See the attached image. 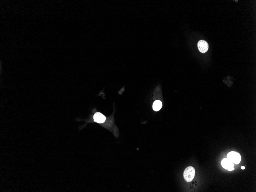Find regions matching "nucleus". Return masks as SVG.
<instances>
[{"instance_id": "39448f33", "label": "nucleus", "mask_w": 256, "mask_h": 192, "mask_svg": "<svg viewBox=\"0 0 256 192\" xmlns=\"http://www.w3.org/2000/svg\"><path fill=\"white\" fill-rule=\"evenodd\" d=\"M221 165L225 169L228 170L234 167V164L227 158H225L222 161Z\"/></svg>"}, {"instance_id": "0eeeda50", "label": "nucleus", "mask_w": 256, "mask_h": 192, "mask_svg": "<svg viewBox=\"0 0 256 192\" xmlns=\"http://www.w3.org/2000/svg\"><path fill=\"white\" fill-rule=\"evenodd\" d=\"M234 170V167H233L232 168L229 169H228V170L229 171H231Z\"/></svg>"}, {"instance_id": "7ed1b4c3", "label": "nucleus", "mask_w": 256, "mask_h": 192, "mask_svg": "<svg viewBox=\"0 0 256 192\" xmlns=\"http://www.w3.org/2000/svg\"><path fill=\"white\" fill-rule=\"evenodd\" d=\"M197 47L201 53H205L209 49V45L206 41L201 40L197 43Z\"/></svg>"}, {"instance_id": "f257e3e1", "label": "nucleus", "mask_w": 256, "mask_h": 192, "mask_svg": "<svg viewBox=\"0 0 256 192\" xmlns=\"http://www.w3.org/2000/svg\"><path fill=\"white\" fill-rule=\"evenodd\" d=\"M195 174V169L192 166H189L185 170L184 172V178L187 182H190L194 179Z\"/></svg>"}, {"instance_id": "6e6552de", "label": "nucleus", "mask_w": 256, "mask_h": 192, "mask_svg": "<svg viewBox=\"0 0 256 192\" xmlns=\"http://www.w3.org/2000/svg\"><path fill=\"white\" fill-rule=\"evenodd\" d=\"M241 168H242V170L245 169V166H242Z\"/></svg>"}, {"instance_id": "423d86ee", "label": "nucleus", "mask_w": 256, "mask_h": 192, "mask_svg": "<svg viewBox=\"0 0 256 192\" xmlns=\"http://www.w3.org/2000/svg\"><path fill=\"white\" fill-rule=\"evenodd\" d=\"M162 106V103L161 101L159 100L155 101L153 105V109L155 111H158L160 110Z\"/></svg>"}, {"instance_id": "20e7f679", "label": "nucleus", "mask_w": 256, "mask_h": 192, "mask_svg": "<svg viewBox=\"0 0 256 192\" xmlns=\"http://www.w3.org/2000/svg\"><path fill=\"white\" fill-rule=\"evenodd\" d=\"M94 119L95 122L99 124H102L105 121L106 117L101 113L97 112L94 116Z\"/></svg>"}, {"instance_id": "f03ea898", "label": "nucleus", "mask_w": 256, "mask_h": 192, "mask_svg": "<svg viewBox=\"0 0 256 192\" xmlns=\"http://www.w3.org/2000/svg\"><path fill=\"white\" fill-rule=\"evenodd\" d=\"M227 158L231 161L233 163L236 164H239L241 160V157L240 155L238 152H229L227 155Z\"/></svg>"}]
</instances>
